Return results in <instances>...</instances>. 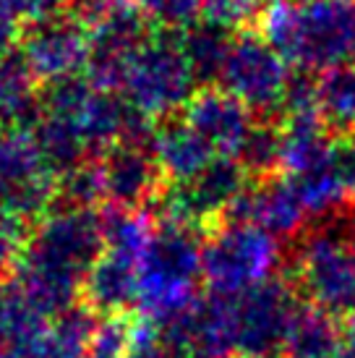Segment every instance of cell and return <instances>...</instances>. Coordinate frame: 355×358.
<instances>
[{
	"mask_svg": "<svg viewBox=\"0 0 355 358\" xmlns=\"http://www.w3.org/2000/svg\"><path fill=\"white\" fill-rule=\"evenodd\" d=\"M133 322L131 314L99 317L87 345V358H129L131 340H133Z\"/></svg>",
	"mask_w": 355,
	"mask_h": 358,
	"instance_id": "e0dca14e",
	"label": "cell"
},
{
	"mask_svg": "<svg viewBox=\"0 0 355 358\" xmlns=\"http://www.w3.org/2000/svg\"><path fill=\"white\" fill-rule=\"evenodd\" d=\"M105 196L115 209H141L147 201H157L162 194V173L157 157H152L136 144L113 150L99 165Z\"/></svg>",
	"mask_w": 355,
	"mask_h": 358,
	"instance_id": "30bf717a",
	"label": "cell"
},
{
	"mask_svg": "<svg viewBox=\"0 0 355 358\" xmlns=\"http://www.w3.org/2000/svg\"><path fill=\"white\" fill-rule=\"evenodd\" d=\"M186 123L215 152H238L251 131L248 108L222 92H209L188 102Z\"/></svg>",
	"mask_w": 355,
	"mask_h": 358,
	"instance_id": "7c38bea8",
	"label": "cell"
},
{
	"mask_svg": "<svg viewBox=\"0 0 355 358\" xmlns=\"http://www.w3.org/2000/svg\"><path fill=\"white\" fill-rule=\"evenodd\" d=\"M157 329L168 358H236V308L227 296L204 293Z\"/></svg>",
	"mask_w": 355,
	"mask_h": 358,
	"instance_id": "8992f818",
	"label": "cell"
},
{
	"mask_svg": "<svg viewBox=\"0 0 355 358\" xmlns=\"http://www.w3.org/2000/svg\"><path fill=\"white\" fill-rule=\"evenodd\" d=\"M319 100L324 108L326 118L342 126V129H355V69H337L329 73L326 81L319 90Z\"/></svg>",
	"mask_w": 355,
	"mask_h": 358,
	"instance_id": "2e32d148",
	"label": "cell"
},
{
	"mask_svg": "<svg viewBox=\"0 0 355 358\" xmlns=\"http://www.w3.org/2000/svg\"><path fill=\"white\" fill-rule=\"evenodd\" d=\"M87 306L99 317L131 314L138 306V262L115 251H102L84 280Z\"/></svg>",
	"mask_w": 355,
	"mask_h": 358,
	"instance_id": "8fae6325",
	"label": "cell"
},
{
	"mask_svg": "<svg viewBox=\"0 0 355 358\" xmlns=\"http://www.w3.org/2000/svg\"><path fill=\"white\" fill-rule=\"evenodd\" d=\"M99 84L126 81L131 63L144 50V19L133 8H113L99 21L97 37Z\"/></svg>",
	"mask_w": 355,
	"mask_h": 358,
	"instance_id": "4fadbf2b",
	"label": "cell"
},
{
	"mask_svg": "<svg viewBox=\"0 0 355 358\" xmlns=\"http://www.w3.org/2000/svg\"><path fill=\"white\" fill-rule=\"evenodd\" d=\"M306 215V207H303V201H300L296 186L290 180L264 178L256 189H246L238 196L236 204L227 209L225 220L251 222L275 238L296 241L303 233Z\"/></svg>",
	"mask_w": 355,
	"mask_h": 358,
	"instance_id": "9c48e42d",
	"label": "cell"
},
{
	"mask_svg": "<svg viewBox=\"0 0 355 358\" xmlns=\"http://www.w3.org/2000/svg\"><path fill=\"white\" fill-rule=\"evenodd\" d=\"M300 296L285 275H275L233 299L236 358H282Z\"/></svg>",
	"mask_w": 355,
	"mask_h": 358,
	"instance_id": "5b68a950",
	"label": "cell"
},
{
	"mask_svg": "<svg viewBox=\"0 0 355 358\" xmlns=\"http://www.w3.org/2000/svg\"><path fill=\"white\" fill-rule=\"evenodd\" d=\"M269 45L306 66H337L355 52V0L280 3L266 21Z\"/></svg>",
	"mask_w": 355,
	"mask_h": 358,
	"instance_id": "3957f363",
	"label": "cell"
},
{
	"mask_svg": "<svg viewBox=\"0 0 355 358\" xmlns=\"http://www.w3.org/2000/svg\"><path fill=\"white\" fill-rule=\"evenodd\" d=\"M196 73L186 58L183 45L170 42L144 45L126 73V87L133 105L144 110H168L188 100Z\"/></svg>",
	"mask_w": 355,
	"mask_h": 358,
	"instance_id": "52a82bcc",
	"label": "cell"
},
{
	"mask_svg": "<svg viewBox=\"0 0 355 358\" xmlns=\"http://www.w3.org/2000/svg\"><path fill=\"white\" fill-rule=\"evenodd\" d=\"M129 358H168V353L162 348V340H159V329L154 322H149V319H144V317H136Z\"/></svg>",
	"mask_w": 355,
	"mask_h": 358,
	"instance_id": "d6986e66",
	"label": "cell"
},
{
	"mask_svg": "<svg viewBox=\"0 0 355 358\" xmlns=\"http://www.w3.org/2000/svg\"><path fill=\"white\" fill-rule=\"evenodd\" d=\"M332 168H335V176L340 178L347 196H355V131L347 134V139L335 144Z\"/></svg>",
	"mask_w": 355,
	"mask_h": 358,
	"instance_id": "ffe728a7",
	"label": "cell"
},
{
	"mask_svg": "<svg viewBox=\"0 0 355 358\" xmlns=\"http://www.w3.org/2000/svg\"><path fill=\"white\" fill-rule=\"evenodd\" d=\"M280 267L277 238L251 222H219L204 236L201 272L209 293L238 299L275 278Z\"/></svg>",
	"mask_w": 355,
	"mask_h": 358,
	"instance_id": "277c9868",
	"label": "cell"
},
{
	"mask_svg": "<svg viewBox=\"0 0 355 358\" xmlns=\"http://www.w3.org/2000/svg\"><path fill=\"white\" fill-rule=\"evenodd\" d=\"M217 152L198 136L188 123H170L154 136V157L159 168L175 180L194 178L207 168Z\"/></svg>",
	"mask_w": 355,
	"mask_h": 358,
	"instance_id": "9a60e30c",
	"label": "cell"
},
{
	"mask_svg": "<svg viewBox=\"0 0 355 358\" xmlns=\"http://www.w3.org/2000/svg\"><path fill=\"white\" fill-rule=\"evenodd\" d=\"M238 155L246 173H256L264 180L282 162V136L272 129H251Z\"/></svg>",
	"mask_w": 355,
	"mask_h": 358,
	"instance_id": "ac0fdd59",
	"label": "cell"
},
{
	"mask_svg": "<svg viewBox=\"0 0 355 358\" xmlns=\"http://www.w3.org/2000/svg\"><path fill=\"white\" fill-rule=\"evenodd\" d=\"M201 6V0H141V8L147 10L149 16H154L159 21H188V16Z\"/></svg>",
	"mask_w": 355,
	"mask_h": 358,
	"instance_id": "44dd1931",
	"label": "cell"
},
{
	"mask_svg": "<svg viewBox=\"0 0 355 358\" xmlns=\"http://www.w3.org/2000/svg\"><path fill=\"white\" fill-rule=\"evenodd\" d=\"M345 348L342 322L324 308L300 301L290 332H287L282 358H337Z\"/></svg>",
	"mask_w": 355,
	"mask_h": 358,
	"instance_id": "5bb4252c",
	"label": "cell"
},
{
	"mask_svg": "<svg viewBox=\"0 0 355 358\" xmlns=\"http://www.w3.org/2000/svg\"><path fill=\"white\" fill-rule=\"evenodd\" d=\"M219 76L227 94H233L246 108H261L280 100L287 87V73L280 52L266 40L256 37H240L230 42Z\"/></svg>",
	"mask_w": 355,
	"mask_h": 358,
	"instance_id": "ba28073f",
	"label": "cell"
},
{
	"mask_svg": "<svg viewBox=\"0 0 355 358\" xmlns=\"http://www.w3.org/2000/svg\"><path fill=\"white\" fill-rule=\"evenodd\" d=\"M204 230L162 220L138 262V317L162 324L194 306L204 282Z\"/></svg>",
	"mask_w": 355,
	"mask_h": 358,
	"instance_id": "7a4b0ae2",
	"label": "cell"
},
{
	"mask_svg": "<svg viewBox=\"0 0 355 358\" xmlns=\"http://www.w3.org/2000/svg\"><path fill=\"white\" fill-rule=\"evenodd\" d=\"M285 278L300 301L326 314L350 319L355 314V212L340 209L293 241Z\"/></svg>",
	"mask_w": 355,
	"mask_h": 358,
	"instance_id": "6da1fadb",
	"label": "cell"
},
{
	"mask_svg": "<svg viewBox=\"0 0 355 358\" xmlns=\"http://www.w3.org/2000/svg\"><path fill=\"white\" fill-rule=\"evenodd\" d=\"M337 358H355V345H350V343H345V348H342V353Z\"/></svg>",
	"mask_w": 355,
	"mask_h": 358,
	"instance_id": "7402d4cb",
	"label": "cell"
}]
</instances>
